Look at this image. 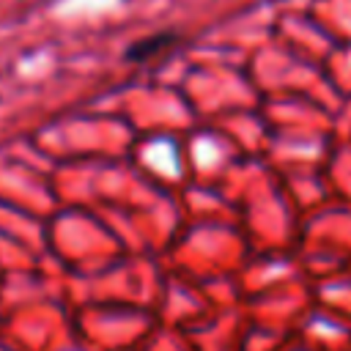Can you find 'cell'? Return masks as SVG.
Returning <instances> with one entry per match:
<instances>
[{
    "label": "cell",
    "mask_w": 351,
    "mask_h": 351,
    "mask_svg": "<svg viewBox=\"0 0 351 351\" xmlns=\"http://www.w3.org/2000/svg\"><path fill=\"white\" fill-rule=\"evenodd\" d=\"M173 41H176V36H173V33H156V36L143 38V41H137L134 47H129L126 58H129V60H145V58H151V55H156V52L167 49Z\"/></svg>",
    "instance_id": "cell-1"
}]
</instances>
